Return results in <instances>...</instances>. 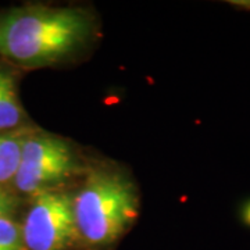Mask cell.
I'll list each match as a JSON object with an SVG mask.
<instances>
[{
	"instance_id": "obj_1",
	"label": "cell",
	"mask_w": 250,
	"mask_h": 250,
	"mask_svg": "<svg viewBox=\"0 0 250 250\" xmlns=\"http://www.w3.org/2000/svg\"><path fill=\"white\" fill-rule=\"evenodd\" d=\"M92 7L27 3L0 10V59L24 72L71 62L98 39Z\"/></svg>"
},
{
	"instance_id": "obj_2",
	"label": "cell",
	"mask_w": 250,
	"mask_h": 250,
	"mask_svg": "<svg viewBox=\"0 0 250 250\" xmlns=\"http://www.w3.org/2000/svg\"><path fill=\"white\" fill-rule=\"evenodd\" d=\"M77 249L111 250L141 213L132 174L111 160H90L72 188Z\"/></svg>"
},
{
	"instance_id": "obj_3",
	"label": "cell",
	"mask_w": 250,
	"mask_h": 250,
	"mask_svg": "<svg viewBox=\"0 0 250 250\" xmlns=\"http://www.w3.org/2000/svg\"><path fill=\"white\" fill-rule=\"evenodd\" d=\"M89 161L72 141L35 125L24 135L20 167L11 190L25 202L45 192L72 188Z\"/></svg>"
},
{
	"instance_id": "obj_4",
	"label": "cell",
	"mask_w": 250,
	"mask_h": 250,
	"mask_svg": "<svg viewBox=\"0 0 250 250\" xmlns=\"http://www.w3.org/2000/svg\"><path fill=\"white\" fill-rule=\"evenodd\" d=\"M72 188L45 192L24 202L20 223L25 250L77 249Z\"/></svg>"
},
{
	"instance_id": "obj_5",
	"label": "cell",
	"mask_w": 250,
	"mask_h": 250,
	"mask_svg": "<svg viewBox=\"0 0 250 250\" xmlns=\"http://www.w3.org/2000/svg\"><path fill=\"white\" fill-rule=\"evenodd\" d=\"M22 75V70L0 59V132L22 131L36 125L21 102Z\"/></svg>"
},
{
	"instance_id": "obj_6",
	"label": "cell",
	"mask_w": 250,
	"mask_h": 250,
	"mask_svg": "<svg viewBox=\"0 0 250 250\" xmlns=\"http://www.w3.org/2000/svg\"><path fill=\"white\" fill-rule=\"evenodd\" d=\"M28 129L0 132V188L11 189L20 167L24 135Z\"/></svg>"
},
{
	"instance_id": "obj_7",
	"label": "cell",
	"mask_w": 250,
	"mask_h": 250,
	"mask_svg": "<svg viewBox=\"0 0 250 250\" xmlns=\"http://www.w3.org/2000/svg\"><path fill=\"white\" fill-rule=\"evenodd\" d=\"M0 250H25L20 215L0 218Z\"/></svg>"
},
{
	"instance_id": "obj_8",
	"label": "cell",
	"mask_w": 250,
	"mask_h": 250,
	"mask_svg": "<svg viewBox=\"0 0 250 250\" xmlns=\"http://www.w3.org/2000/svg\"><path fill=\"white\" fill-rule=\"evenodd\" d=\"M24 200L16 196L11 189L0 188V218L20 215Z\"/></svg>"
},
{
	"instance_id": "obj_9",
	"label": "cell",
	"mask_w": 250,
	"mask_h": 250,
	"mask_svg": "<svg viewBox=\"0 0 250 250\" xmlns=\"http://www.w3.org/2000/svg\"><path fill=\"white\" fill-rule=\"evenodd\" d=\"M243 220L248 225H250V203L246 205V207L243 208Z\"/></svg>"
}]
</instances>
